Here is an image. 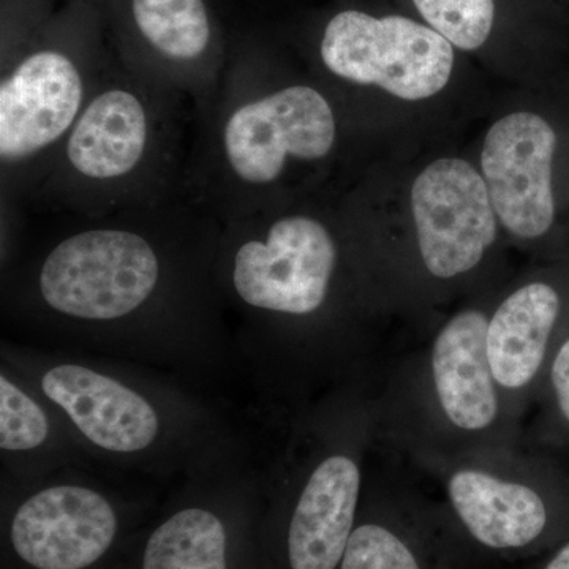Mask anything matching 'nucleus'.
I'll return each instance as SVG.
<instances>
[{"mask_svg":"<svg viewBox=\"0 0 569 569\" xmlns=\"http://www.w3.org/2000/svg\"><path fill=\"white\" fill-rule=\"evenodd\" d=\"M192 103L129 70H104L29 204L91 217L189 193Z\"/></svg>","mask_w":569,"mask_h":569,"instance_id":"nucleus-2","label":"nucleus"},{"mask_svg":"<svg viewBox=\"0 0 569 569\" xmlns=\"http://www.w3.org/2000/svg\"><path fill=\"white\" fill-rule=\"evenodd\" d=\"M41 391L69 417L86 440L112 455H137L156 443L160 417L134 389L78 365L51 367Z\"/></svg>","mask_w":569,"mask_h":569,"instance_id":"nucleus-10","label":"nucleus"},{"mask_svg":"<svg viewBox=\"0 0 569 569\" xmlns=\"http://www.w3.org/2000/svg\"><path fill=\"white\" fill-rule=\"evenodd\" d=\"M142 569H227V531L212 511L186 508L146 545Z\"/></svg>","mask_w":569,"mask_h":569,"instance_id":"nucleus-15","label":"nucleus"},{"mask_svg":"<svg viewBox=\"0 0 569 569\" xmlns=\"http://www.w3.org/2000/svg\"><path fill=\"white\" fill-rule=\"evenodd\" d=\"M546 569H569V545L559 550Z\"/></svg>","mask_w":569,"mask_h":569,"instance_id":"nucleus-20","label":"nucleus"},{"mask_svg":"<svg viewBox=\"0 0 569 569\" xmlns=\"http://www.w3.org/2000/svg\"><path fill=\"white\" fill-rule=\"evenodd\" d=\"M559 310V295L546 283L527 284L498 307L488 329L489 361L497 383L518 389L533 380Z\"/></svg>","mask_w":569,"mask_h":569,"instance_id":"nucleus-14","label":"nucleus"},{"mask_svg":"<svg viewBox=\"0 0 569 569\" xmlns=\"http://www.w3.org/2000/svg\"><path fill=\"white\" fill-rule=\"evenodd\" d=\"M430 28L460 50H478L492 31L493 0H413Z\"/></svg>","mask_w":569,"mask_h":569,"instance_id":"nucleus-16","label":"nucleus"},{"mask_svg":"<svg viewBox=\"0 0 569 569\" xmlns=\"http://www.w3.org/2000/svg\"><path fill=\"white\" fill-rule=\"evenodd\" d=\"M118 533V516L97 490L51 486L14 512L10 538L21 560L37 569H84L102 559Z\"/></svg>","mask_w":569,"mask_h":569,"instance_id":"nucleus-9","label":"nucleus"},{"mask_svg":"<svg viewBox=\"0 0 569 569\" xmlns=\"http://www.w3.org/2000/svg\"><path fill=\"white\" fill-rule=\"evenodd\" d=\"M552 383L561 413L569 421V339L561 346L552 367Z\"/></svg>","mask_w":569,"mask_h":569,"instance_id":"nucleus-19","label":"nucleus"},{"mask_svg":"<svg viewBox=\"0 0 569 569\" xmlns=\"http://www.w3.org/2000/svg\"><path fill=\"white\" fill-rule=\"evenodd\" d=\"M411 209L422 261L440 279L466 274L496 241L488 186L466 160L430 163L413 183Z\"/></svg>","mask_w":569,"mask_h":569,"instance_id":"nucleus-6","label":"nucleus"},{"mask_svg":"<svg viewBox=\"0 0 569 569\" xmlns=\"http://www.w3.org/2000/svg\"><path fill=\"white\" fill-rule=\"evenodd\" d=\"M556 148L552 127L533 112H512L489 130L481 153L482 178L509 233L535 239L552 227Z\"/></svg>","mask_w":569,"mask_h":569,"instance_id":"nucleus-7","label":"nucleus"},{"mask_svg":"<svg viewBox=\"0 0 569 569\" xmlns=\"http://www.w3.org/2000/svg\"><path fill=\"white\" fill-rule=\"evenodd\" d=\"M449 497L468 531L493 549L522 548L545 530V501L527 486L478 470L458 471Z\"/></svg>","mask_w":569,"mask_h":569,"instance_id":"nucleus-13","label":"nucleus"},{"mask_svg":"<svg viewBox=\"0 0 569 569\" xmlns=\"http://www.w3.org/2000/svg\"><path fill=\"white\" fill-rule=\"evenodd\" d=\"M321 62L340 80L377 86L402 100L436 96L451 78L455 50L441 33L403 17L337 13L320 44Z\"/></svg>","mask_w":569,"mask_h":569,"instance_id":"nucleus-5","label":"nucleus"},{"mask_svg":"<svg viewBox=\"0 0 569 569\" xmlns=\"http://www.w3.org/2000/svg\"><path fill=\"white\" fill-rule=\"evenodd\" d=\"M488 329L481 312L466 310L445 326L433 346L438 399L449 421L463 430L486 429L497 417Z\"/></svg>","mask_w":569,"mask_h":569,"instance_id":"nucleus-12","label":"nucleus"},{"mask_svg":"<svg viewBox=\"0 0 569 569\" xmlns=\"http://www.w3.org/2000/svg\"><path fill=\"white\" fill-rule=\"evenodd\" d=\"M337 258L335 236L309 213L261 209L220 222L217 271L252 312L312 316L328 299Z\"/></svg>","mask_w":569,"mask_h":569,"instance_id":"nucleus-4","label":"nucleus"},{"mask_svg":"<svg viewBox=\"0 0 569 569\" xmlns=\"http://www.w3.org/2000/svg\"><path fill=\"white\" fill-rule=\"evenodd\" d=\"M134 32L152 59L140 80L192 103L197 123L216 102L224 69L212 58L204 0H130Z\"/></svg>","mask_w":569,"mask_h":569,"instance_id":"nucleus-8","label":"nucleus"},{"mask_svg":"<svg viewBox=\"0 0 569 569\" xmlns=\"http://www.w3.org/2000/svg\"><path fill=\"white\" fill-rule=\"evenodd\" d=\"M50 433L47 413L9 377H0V448L26 452L41 447Z\"/></svg>","mask_w":569,"mask_h":569,"instance_id":"nucleus-17","label":"nucleus"},{"mask_svg":"<svg viewBox=\"0 0 569 569\" xmlns=\"http://www.w3.org/2000/svg\"><path fill=\"white\" fill-rule=\"evenodd\" d=\"M361 473L347 456H331L310 475L288 530L293 569H336L346 553Z\"/></svg>","mask_w":569,"mask_h":569,"instance_id":"nucleus-11","label":"nucleus"},{"mask_svg":"<svg viewBox=\"0 0 569 569\" xmlns=\"http://www.w3.org/2000/svg\"><path fill=\"white\" fill-rule=\"evenodd\" d=\"M340 569H419L410 549L380 526L359 527L350 539Z\"/></svg>","mask_w":569,"mask_h":569,"instance_id":"nucleus-18","label":"nucleus"},{"mask_svg":"<svg viewBox=\"0 0 569 569\" xmlns=\"http://www.w3.org/2000/svg\"><path fill=\"white\" fill-rule=\"evenodd\" d=\"M71 220L33 269L31 295L70 323L116 326L167 298L192 299L203 261L217 257L220 222L190 193L107 216Z\"/></svg>","mask_w":569,"mask_h":569,"instance_id":"nucleus-1","label":"nucleus"},{"mask_svg":"<svg viewBox=\"0 0 569 569\" xmlns=\"http://www.w3.org/2000/svg\"><path fill=\"white\" fill-rule=\"evenodd\" d=\"M336 141L335 108L317 88L263 84L233 66L194 129L189 193L219 222L261 211L291 164L321 162Z\"/></svg>","mask_w":569,"mask_h":569,"instance_id":"nucleus-3","label":"nucleus"}]
</instances>
